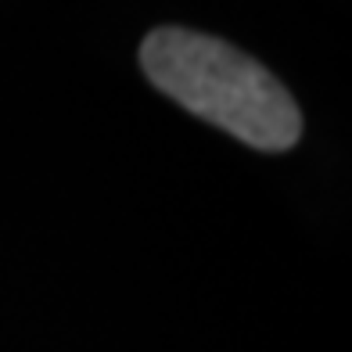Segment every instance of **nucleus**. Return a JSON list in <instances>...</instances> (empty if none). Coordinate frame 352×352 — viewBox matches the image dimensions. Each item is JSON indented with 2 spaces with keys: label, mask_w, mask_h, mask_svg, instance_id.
<instances>
[{
  "label": "nucleus",
  "mask_w": 352,
  "mask_h": 352,
  "mask_svg": "<svg viewBox=\"0 0 352 352\" xmlns=\"http://www.w3.org/2000/svg\"><path fill=\"white\" fill-rule=\"evenodd\" d=\"M140 69L166 98L255 151H287L302 137V111L280 79L219 36L151 29L140 43Z\"/></svg>",
  "instance_id": "1"
}]
</instances>
